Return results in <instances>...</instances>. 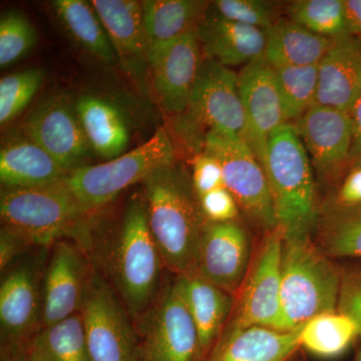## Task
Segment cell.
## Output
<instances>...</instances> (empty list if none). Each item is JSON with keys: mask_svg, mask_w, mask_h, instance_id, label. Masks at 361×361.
I'll return each instance as SVG.
<instances>
[{"mask_svg": "<svg viewBox=\"0 0 361 361\" xmlns=\"http://www.w3.org/2000/svg\"><path fill=\"white\" fill-rule=\"evenodd\" d=\"M238 87L245 116L244 142L264 167L271 135L287 123L274 71L264 54L240 70Z\"/></svg>", "mask_w": 361, "mask_h": 361, "instance_id": "5bb4252c", "label": "cell"}, {"mask_svg": "<svg viewBox=\"0 0 361 361\" xmlns=\"http://www.w3.org/2000/svg\"><path fill=\"white\" fill-rule=\"evenodd\" d=\"M92 6L106 28L115 51L116 61L130 82L141 92H148L149 47L142 1L92 0Z\"/></svg>", "mask_w": 361, "mask_h": 361, "instance_id": "e0dca14e", "label": "cell"}, {"mask_svg": "<svg viewBox=\"0 0 361 361\" xmlns=\"http://www.w3.org/2000/svg\"><path fill=\"white\" fill-rule=\"evenodd\" d=\"M210 2L199 0H144L145 32L152 54L191 33L198 32Z\"/></svg>", "mask_w": 361, "mask_h": 361, "instance_id": "484cf974", "label": "cell"}, {"mask_svg": "<svg viewBox=\"0 0 361 361\" xmlns=\"http://www.w3.org/2000/svg\"><path fill=\"white\" fill-rule=\"evenodd\" d=\"M147 219L164 265L178 276L195 270L206 221L191 175L178 161L144 180Z\"/></svg>", "mask_w": 361, "mask_h": 361, "instance_id": "6da1fadb", "label": "cell"}, {"mask_svg": "<svg viewBox=\"0 0 361 361\" xmlns=\"http://www.w3.org/2000/svg\"><path fill=\"white\" fill-rule=\"evenodd\" d=\"M358 336L357 323L338 310L316 315L299 330L301 348L322 358L341 355Z\"/></svg>", "mask_w": 361, "mask_h": 361, "instance_id": "f546056e", "label": "cell"}, {"mask_svg": "<svg viewBox=\"0 0 361 361\" xmlns=\"http://www.w3.org/2000/svg\"><path fill=\"white\" fill-rule=\"evenodd\" d=\"M289 20L330 39L349 35L343 0H297L287 7Z\"/></svg>", "mask_w": 361, "mask_h": 361, "instance_id": "d6a6232c", "label": "cell"}, {"mask_svg": "<svg viewBox=\"0 0 361 361\" xmlns=\"http://www.w3.org/2000/svg\"><path fill=\"white\" fill-rule=\"evenodd\" d=\"M175 161L174 142L167 129L160 128L148 141L118 158L71 171L63 184L92 212L110 203L123 190L142 182L157 169Z\"/></svg>", "mask_w": 361, "mask_h": 361, "instance_id": "52a82bcc", "label": "cell"}, {"mask_svg": "<svg viewBox=\"0 0 361 361\" xmlns=\"http://www.w3.org/2000/svg\"><path fill=\"white\" fill-rule=\"evenodd\" d=\"M207 16L264 30L278 21L274 6L262 0H217L210 2Z\"/></svg>", "mask_w": 361, "mask_h": 361, "instance_id": "d590c367", "label": "cell"}, {"mask_svg": "<svg viewBox=\"0 0 361 361\" xmlns=\"http://www.w3.org/2000/svg\"><path fill=\"white\" fill-rule=\"evenodd\" d=\"M21 132L54 157L66 171L89 165L92 155L75 102L66 94L45 99L30 114Z\"/></svg>", "mask_w": 361, "mask_h": 361, "instance_id": "7c38bea8", "label": "cell"}, {"mask_svg": "<svg viewBox=\"0 0 361 361\" xmlns=\"http://www.w3.org/2000/svg\"><path fill=\"white\" fill-rule=\"evenodd\" d=\"M191 179L198 197L225 187L219 161L206 152L194 156Z\"/></svg>", "mask_w": 361, "mask_h": 361, "instance_id": "8d00e7d4", "label": "cell"}, {"mask_svg": "<svg viewBox=\"0 0 361 361\" xmlns=\"http://www.w3.org/2000/svg\"><path fill=\"white\" fill-rule=\"evenodd\" d=\"M139 322L137 361H203L198 330L177 279Z\"/></svg>", "mask_w": 361, "mask_h": 361, "instance_id": "9c48e42d", "label": "cell"}, {"mask_svg": "<svg viewBox=\"0 0 361 361\" xmlns=\"http://www.w3.org/2000/svg\"><path fill=\"white\" fill-rule=\"evenodd\" d=\"M203 152L219 161L226 189L252 224L265 233L276 229V215L264 169L245 142L209 134Z\"/></svg>", "mask_w": 361, "mask_h": 361, "instance_id": "8fae6325", "label": "cell"}, {"mask_svg": "<svg viewBox=\"0 0 361 361\" xmlns=\"http://www.w3.org/2000/svg\"><path fill=\"white\" fill-rule=\"evenodd\" d=\"M334 42L293 21L278 20L266 30L264 58L272 68L317 66Z\"/></svg>", "mask_w": 361, "mask_h": 361, "instance_id": "4316f807", "label": "cell"}, {"mask_svg": "<svg viewBox=\"0 0 361 361\" xmlns=\"http://www.w3.org/2000/svg\"><path fill=\"white\" fill-rule=\"evenodd\" d=\"M346 26L350 35L361 37V0H343Z\"/></svg>", "mask_w": 361, "mask_h": 361, "instance_id": "7bdbcfd3", "label": "cell"}, {"mask_svg": "<svg viewBox=\"0 0 361 361\" xmlns=\"http://www.w3.org/2000/svg\"><path fill=\"white\" fill-rule=\"evenodd\" d=\"M284 234L279 227L265 233L253 264L238 292L225 329L260 326L289 331L281 301V258Z\"/></svg>", "mask_w": 361, "mask_h": 361, "instance_id": "30bf717a", "label": "cell"}, {"mask_svg": "<svg viewBox=\"0 0 361 361\" xmlns=\"http://www.w3.org/2000/svg\"><path fill=\"white\" fill-rule=\"evenodd\" d=\"M85 209L63 182L49 186L2 188V227L20 235L32 246L54 245L63 238L90 245Z\"/></svg>", "mask_w": 361, "mask_h": 361, "instance_id": "7a4b0ae2", "label": "cell"}, {"mask_svg": "<svg viewBox=\"0 0 361 361\" xmlns=\"http://www.w3.org/2000/svg\"><path fill=\"white\" fill-rule=\"evenodd\" d=\"M39 260L25 259L7 271L0 287L2 355H23V349L39 329L42 292Z\"/></svg>", "mask_w": 361, "mask_h": 361, "instance_id": "4fadbf2b", "label": "cell"}, {"mask_svg": "<svg viewBox=\"0 0 361 361\" xmlns=\"http://www.w3.org/2000/svg\"><path fill=\"white\" fill-rule=\"evenodd\" d=\"M353 125V142L350 161H361V94L349 111Z\"/></svg>", "mask_w": 361, "mask_h": 361, "instance_id": "b9f144b4", "label": "cell"}, {"mask_svg": "<svg viewBox=\"0 0 361 361\" xmlns=\"http://www.w3.org/2000/svg\"><path fill=\"white\" fill-rule=\"evenodd\" d=\"M361 94V37L346 35L334 44L318 65L316 104L350 111Z\"/></svg>", "mask_w": 361, "mask_h": 361, "instance_id": "ffe728a7", "label": "cell"}, {"mask_svg": "<svg viewBox=\"0 0 361 361\" xmlns=\"http://www.w3.org/2000/svg\"><path fill=\"white\" fill-rule=\"evenodd\" d=\"M54 157L23 134H14L2 142L0 180L2 188L49 186L63 182L68 174Z\"/></svg>", "mask_w": 361, "mask_h": 361, "instance_id": "7402d4cb", "label": "cell"}, {"mask_svg": "<svg viewBox=\"0 0 361 361\" xmlns=\"http://www.w3.org/2000/svg\"><path fill=\"white\" fill-rule=\"evenodd\" d=\"M337 209L361 208V164L355 166L342 182L336 197Z\"/></svg>", "mask_w": 361, "mask_h": 361, "instance_id": "ab89813d", "label": "cell"}, {"mask_svg": "<svg viewBox=\"0 0 361 361\" xmlns=\"http://www.w3.org/2000/svg\"><path fill=\"white\" fill-rule=\"evenodd\" d=\"M116 238L111 250V279L130 317L140 322L155 302L165 266L149 230L142 196H134L128 203Z\"/></svg>", "mask_w": 361, "mask_h": 361, "instance_id": "277c9868", "label": "cell"}, {"mask_svg": "<svg viewBox=\"0 0 361 361\" xmlns=\"http://www.w3.org/2000/svg\"><path fill=\"white\" fill-rule=\"evenodd\" d=\"M198 32L166 45L149 56V80L163 110L177 118L186 110L203 65Z\"/></svg>", "mask_w": 361, "mask_h": 361, "instance_id": "2e32d148", "label": "cell"}, {"mask_svg": "<svg viewBox=\"0 0 361 361\" xmlns=\"http://www.w3.org/2000/svg\"><path fill=\"white\" fill-rule=\"evenodd\" d=\"M353 361H361V346L358 348V350L356 351L355 357Z\"/></svg>", "mask_w": 361, "mask_h": 361, "instance_id": "f6af8a7d", "label": "cell"}, {"mask_svg": "<svg viewBox=\"0 0 361 361\" xmlns=\"http://www.w3.org/2000/svg\"><path fill=\"white\" fill-rule=\"evenodd\" d=\"M44 80L42 68H30L0 80V123L11 122L25 110Z\"/></svg>", "mask_w": 361, "mask_h": 361, "instance_id": "e575fe53", "label": "cell"}, {"mask_svg": "<svg viewBox=\"0 0 361 361\" xmlns=\"http://www.w3.org/2000/svg\"><path fill=\"white\" fill-rule=\"evenodd\" d=\"M263 169L284 237H311L318 221L314 180L310 156L292 123L271 135Z\"/></svg>", "mask_w": 361, "mask_h": 361, "instance_id": "3957f363", "label": "cell"}, {"mask_svg": "<svg viewBox=\"0 0 361 361\" xmlns=\"http://www.w3.org/2000/svg\"><path fill=\"white\" fill-rule=\"evenodd\" d=\"M190 314L198 330L203 361L231 317L236 299L191 271L177 278Z\"/></svg>", "mask_w": 361, "mask_h": 361, "instance_id": "603a6c76", "label": "cell"}, {"mask_svg": "<svg viewBox=\"0 0 361 361\" xmlns=\"http://www.w3.org/2000/svg\"><path fill=\"white\" fill-rule=\"evenodd\" d=\"M75 104L92 152L106 161L125 154L130 130L122 110L110 99L92 94H82Z\"/></svg>", "mask_w": 361, "mask_h": 361, "instance_id": "d4e9b609", "label": "cell"}, {"mask_svg": "<svg viewBox=\"0 0 361 361\" xmlns=\"http://www.w3.org/2000/svg\"><path fill=\"white\" fill-rule=\"evenodd\" d=\"M205 59L220 65L245 66L264 54L266 30L207 16L198 30Z\"/></svg>", "mask_w": 361, "mask_h": 361, "instance_id": "cb8c5ba5", "label": "cell"}, {"mask_svg": "<svg viewBox=\"0 0 361 361\" xmlns=\"http://www.w3.org/2000/svg\"><path fill=\"white\" fill-rule=\"evenodd\" d=\"M54 249L42 288V323L54 324L80 310L89 268L80 246L61 240Z\"/></svg>", "mask_w": 361, "mask_h": 361, "instance_id": "d6986e66", "label": "cell"}, {"mask_svg": "<svg viewBox=\"0 0 361 361\" xmlns=\"http://www.w3.org/2000/svg\"><path fill=\"white\" fill-rule=\"evenodd\" d=\"M250 262L251 240L243 226L237 221L205 223L195 265L197 274L235 296Z\"/></svg>", "mask_w": 361, "mask_h": 361, "instance_id": "9a60e30c", "label": "cell"}, {"mask_svg": "<svg viewBox=\"0 0 361 361\" xmlns=\"http://www.w3.org/2000/svg\"><path fill=\"white\" fill-rule=\"evenodd\" d=\"M341 271L311 237H284L281 301L287 329L322 313L337 310Z\"/></svg>", "mask_w": 361, "mask_h": 361, "instance_id": "5b68a950", "label": "cell"}, {"mask_svg": "<svg viewBox=\"0 0 361 361\" xmlns=\"http://www.w3.org/2000/svg\"><path fill=\"white\" fill-rule=\"evenodd\" d=\"M337 310L353 318L361 336V267L341 271V293Z\"/></svg>", "mask_w": 361, "mask_h": 361, "instance_id": "f35d334b", "label": "cell"}, {"mask_svg": "<svg viewBox=\"0 0 361 361\" xmlns=\"http://www.w3.org/2000/svg\"><path fill=\"white\" fill-rule=\"evenodd\" d=\"M245 126L238 73L211 59H204L186 110L175 118L176 134L196 156L203 152L209 134L244 142Z\"/></svg>", "mask_w": 361, "mask_h": 361, "instance_id": "8992f818", "label": "cell"}, {"mask_svg": "<svg viewBox=\"0 0 361 361\" xmlns=\"http://www.w3.org/2000/svg\"><path fill=\"white\" fill-rule=\"evenodd\" d=\"M199 202L206 222H233L238 218V204L225 187L199 197Z\"/></svg>", "mask_w": 361, "mask_h": 361, "instance_id": "74e56055", "label": "cell"}, {"mask_svg": "<svg viewBox=\"0 0 361 361\" xmlns=\"http://www.w3.org/2000/svg\"><path fill=\"white\" fill-rule=\"evenodd\" d=\"M272 68L285 121L287 123H293L316 104L318 65Z\"/></svg>", "mask_w": 361, "mask_h": 361, "instance_id": "4dcf8cb0", "label": "cell"}, {"mask_svg": "<svg viewBox=\"0 0 361 361\" xmlns=\"http://www.w3.org/2000/svg\"><path fill=\"white\" fill-rule=\"evenodd\" d=\"M320 245L331 257L361 259V208L327 213L320 225Z\"/></svg>", "mask_w": 361, "mask_h": 361, "instance_id": "1f68e13d", "label": "cell"}, {"mask_svg": "<svg viewBox=\"0 0 361 361\" xmlns=\"http://www.w3.org/2000/svg\"><path fill=\"white\" fill-rule=\"evenodd\" d=\"M51 6L66 32L82 49L106 65L118 63L110 37L92 2L56 0Z\"/></svg>", "mask_w": 361, "mask_h": 361, "instance_id": "f1b7e54d", "label": "cell"}, {"mask_svg": "<svg viewBox=\"0 0 361 361\" xmlns=\"http://www.w3.org/2000/svg\"><path fill=\"white\" fill-rule=\"evenodd\" d=\"M90 361H137V334L122 299L90 270L80 306Z\"/></svg>", "mask_w": 361, "mask_h": 361, "instance_id": "ba28073f", "label": "cell"}, {"mask_svg": "<svg viewBox=\"0 0 361 361\" xmlns=\"http://www.w3.org/2000/svg\"><path fill=\"white\" fill-rule=\"evenodd\" d=\"M26 361H90L80 311L40 329L23 353Z\"/></svg>", "mask_w": 361, "mask_h": 361, "instance_id": "83f0119b", "label": "cell"}, {"mask_svg": "<svg viewBox=\"0 0 361 361\" xmlns=\"http://www.w3.org/2000/svg\"><path fill=\"white\" fill-rule=\"evenodd\" d=\"M37 33L23 11L8 9L0 18V66H13L35 49Z\"/></svg>", "mask_w": 361, "mask_h": 361, "instance_id": "836d02e7", "label": "cell"}, {"mask_svg": "<svg viewBox=\"0 0 361 361\" xmlns=\"http://www.w3.org/2000/svg\"><path fill=\"white\" fill-rule=\"evenodd\" d=\"M298 329H224L204 361H293L301 348Z\"/></svg>", "mask_w": 361, "mask_h": 361, "instance_id": "44dd1931", "label": "cell"}, {"mask_svg": "<svg viewBox=\"0 0 361 361\" xmlns=\"http://www.w3.org/2000/svg\"><path fill=\"white\" fill-rule=\"evenodd\" d=\"M30 243L20 235L6 228H1L0 235V268L4 271L11 264L14 259L25 250L26 247H30Z\"/></svg>", "mask_w": 361, "mask_h": 361, "instance_id": "60d3db41", "label": "cell"}, {"mask_svg": "<svg viewBox=\"0 0 361 361\" xmlns=\"http://www.w3.org/2000/svg\"><path fill=\"white\" fill-rule=\"evenodd\" d=\"M2 361H26L23 355H2Z\"/></svg>", "mask_w": 361, "mask_h": 361, "instance_id": "ee69618b", "label": "cell"}, {"mask_svg": "<svg viewBox=\"0 0 361 361\" xmlns=\"http://www.w3.org/2000/svg\"><path fill=\"white\" fill-rule=\"evenodd\" d=\"M292 125L323 177L336 174L350 161L353 125L348 111L315 104Z\"/></svg>", "mask_w": 361, "mask_h": 361, "instance_id": "ac0fdd59", "label": "cell"}]
</instances>
